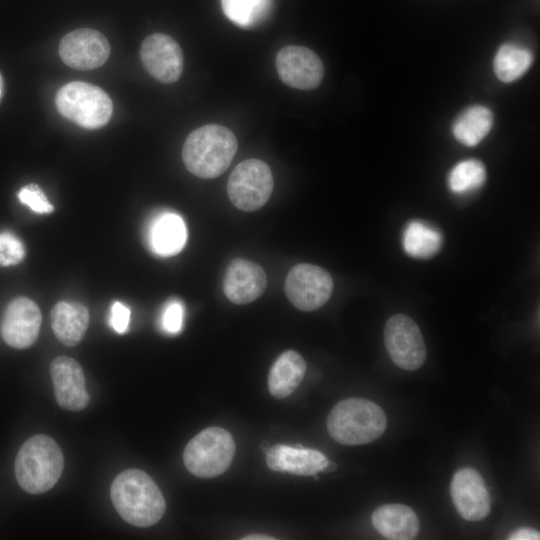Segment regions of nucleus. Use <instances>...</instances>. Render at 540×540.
Returning <instances> with one entry per match:
<instances>
[{
	"instance_id": "nucleus-1",
	"label": "nucleus",
	"mask_w": 540,
	"mask_h": 540,
	"mask_svg": "<svg viewBox=\"0 0 540 540\" xmlns=\"http://www.w3.org/2000/svg\"><path fill=\"white\" fill-rule=\"evenodd\" d=\"M113 505L119 515L137 527L156 524L164 515V496L153 479L139 469L121 472L110 489Z\"/></svg>"
},
{
	"instance_id": "nucleus-2",
	"label": "nucleus",
	"mask_w": 540,
	"mask_h": 540,
	"mask_svg": "<svg viewBox=\"0 0 540 540\" xmlns=\"http://www.w3.org/2000/svg\"><path fill=\"white\" fill-rule=\"evenodd\" d=\"M237 147L232 131L221 125L209 124L188 135L182 148V158L189 172L203 179H212L227 170Z\"/></svg>"
},
{
	"instance_id": "nucleus-3",
	"label": "nucleus",
	"mask_w": 540,
	"mask_h": 540,
	"mask_svg": "<svg viewBox=\"0 0 540 540\" xmlns=\"http://www.w3.org/2000/svg\"><path fill=\"white\" fill-rule=\"evenodd\" d=\"M387 419L382 408L371 400L348 398L338 402L327 417L330 436L343 445H363L378 439Z\"/></svg>"
},
{
	"instance_id": "nucleus-4",
	"label": "nucleus",
	"mask_w": 540,
	"mask_h": 540,
	"mask_svg": "<svg viewBox=\"0 0 540 540\" xmlns=\"http://www.w3.org/2000/svg\"><path fill=\"white\" fill-rule=\"evenodd\" d=\"M64 457L59 445L49 436L35 435L27 439L15 460V476L23 490L41 494L59 480Z\"/></svg>"
},
{
	"instance_id": "nucleus-5",
	"label": "nucleus",
	"mask_w": 540,
	"mask_h": 540,
	"mask_svg": "<svg viewBox=\"0 0 540 540\" xmlns=\"http://www.w3.org/2000/svg\"><path fill=\"white\" fill-rule=\"evenodd\" d=\"M55 104L65 118L87 129L104 126L113 112L112 101L103 89L81 81L62 86Z\"/></svg>"
},
{
	"instance_id": "nucleus-6",
	"label": "nucleus",
	"mask_w": 540,
	"mask_h": 540,
	"mask_svg": "<svg viewBox=\"0 0 540 540\" xmlns=\"http://www.w3.org/2000/svg\"><path fill=\"white\" fill-rule=\"evenodd\" d=\"M235 454V442L227 430L208 427L186 445L183 461L187 470L200 478H213L224 473Z\"/></svg>"
},
{
	"instance_id": "nucleus-7",
	"label": "nucleus",
	"mask_w": 540,
	"mask_h": 540,
	"mask_svg": "<svg viewBox=\"0 0 540 540\" xmlns=\"http://www.w3.org/2000/svg\"><path fill=\"white\" fill-rule=\"evenodd\" d=\"M273 186L270 167L262 160L251 158L233 169L227 183V193L238 209L255 211L268 201Z\"/></svg>"
},
{
	"instance_id": "nucleus-8",
	"label": "nucleus",
	"mask_w": 540,
	"mask_h": 540,
	"mask_svg": "<svg viewBox=\"0 0 540 540\" xmlns=\"http://www.w3.org/2000/svg\"><path fill=\"white\" fill-rule=\"evenodd\" d=\"M387 352L399 368L414 371L426 359V347L418 325L407 315L396 314L384 328Z\"/></svg>"
},
{
	"instance_id": "nucleus-9",
	"label": "nucleus",
	"mask_w": 540,
	"mask_h": 540,
	"mask_svg": "<svg viewBox=\"0 0 540 540\" xmlns=\"http://www.w3.org/2000/svg\"><path fill=\"white\" fill-rule=\"evenodd\" d=\"M333 291L331 275L323 268L300 263L294 266L285 280V293L299 310L313 311L323 306Z\"/></svg>"
},
{
	"instance_id": "nucleus-10",
	"label": "nucleus",
	"mask_w": 540,
	"mask_h": 540,
	"mask_svg": "<svg viewBox=\"0 0 540 540\" xmlns=\"http://www.w3.org/2000/svg\"><path fill=\"white\" fill-rule=\"evenodd\" d=\"M59 55L69 67L91 70L102 66L110 55V45L97 30L80 28L66 34L59 44Z\"/></svg>"
},
{
	"instance_id": "nucleus-11",
	"label": "nucleus",
	"mask_w": 540,
	"mask_h": 540,
	"mask_svg": "<svg viewBox=\"0 0 540 540\" xmlns=\"http://www.w3.org/2000/svg\"><path fill=\"white\" fill-rule=\"evenodd\" d=\"M276 68L284 84L301 90L316 88L324 75V67L318 55L297 45H288L279 50Z\"/></svg>"
},
{
	"instance_id": "nucleus-12",
	"label": "nucleus",
	"mask_w": 540,
	"mask_h": 540,
	"mask_svg": "<svg viewBox=\"0 0 540 540\" xmlns=\"http://www.w3.org/2000/svg\"><path fill=\"white\" fill-rule=\"evenodd\" d=\"M450 494L462 518L479 521L490 512V496L481 474L473 468L457 470L451 480Z\"/></svg>"
},
{
	"instance_id": "nucleus-13",
	"label": "nucleus",
	"mask_w": 540,
	"mask_h": 540,
	"mask_svg": "<svg viewBox=\"0 0 540 540\" xmlns=\"http://www.w3.org/2000/svg\"><path fill=\"white\" fill-rule=\"evenodd\" d=\"M140 57L151 76L163 83L176 82L183 70V54L179 44L162 33L144 39Z\"/></svg>"
},
{
	"instance_id": "nucleus-14",
	"label": "nucleus",
	"mask_w": 540,
	"mask_h": 540,
	"mask_svg": "<svg viewBox=\"0 0 540 540\" xmlns=\"http://www.w3.org/2000/svg\"><path fill=\"white\" fill-rule=\"evenodd\" d=\"M41 320V312L35 302L26 297L16 298L4 313L1 336L13 348H27L36 340Z\"/></svg>"
},
{
	"instance_id": "nucleus-15",
	"label": "nucleus",
	"mask_w": 540,
	"mask_h": 540,
	"mask_svg": "<svg viewBox=\"0 0 540 540\" xmlns=\"http://www.w3.org/2000/svg\"><path fill=\"white\" fill-rule=\"evenodd\" d=\"M50 375L58 405L66 410L80 411L89 403L85 376L80 364L71 357L60 356L50 364Z\"/></svg>"
},
{
	"instance_id": "nucleus-16",
	"label": "nucleus",
	"mask_w": 540,
	"mask_h": 540,
	"mask_svg": "<svg viewBox=\"0 0 540 540\" xmlns=\"http://www.w3.org/2000/svg\"><path fill=\"white\" fill-rule=\"evenodd\" d=\"M267 287L263 268L250 260L233 259L226 268L223 291L234 304H248L259 298Z\"/></svg>"
},
{
	"instance_id": "nucleus-17",
	"label": "nucleus",
	"mask_w": 540,
	"mask_h": 540,
	"mask_svg": "<svg viewBox=\"0 0 540 540\" xmlns=\"http://www.w3.org/2000/svg\"><path fill=\"white\" fill-rule=\"evenodd\" d=\"M265 460L273 471L300 476L316 475L323 471L328 463V459L320 451L284 444L268 447Z\"/></svg>"
},
{
	"instance_id": "nucleus-18",
	"label": "nucleus",
	"mask_w": 540,
	"mask_h": 540,
	"mask_svg": "<svg viewBox=\"0 0 540 540\" xmlns=\"http://www.w3.org/2000/svg\"><path fill=\"white\" fill-rule=\"evenodd\" d=\"M186 240V225L176 213L162 212L155 216L148 226V246L157 255H176L183 249Z\"/></svg>"
},
{
	"instance_id": "nucleus-19",
	"label": "nucleus",
	"mask_w": 540,
	"mask_h": 540,
	"mask_svg": "<svg viewBox=\"0 0 540 540\" xmlns=\"http://www.w3.org/2000/svg\"><path fill=\"white\" fill-rule=\"evenodd\" d=\"M372 524L383 537L391 540L414 539L420 528L414 510L403 504H385L372 514Z\"/></svg>"
},
{
	"instance_id": "nucleus-20",
	"label": "nucleus",
	"mask_w": 540,
	"mask_h": 540,
	"mask_svg": "<svg viewBox=\"0 0 540 540\" xmlns=\"http://www.w3.org/2000/svg\"><path fill=\"white\" fill-rule=\"evenodd\" d=\"M51 325L61 343L75 346L82 340L88 328V309L77 302L60 301L51 311Z\"/></svg>"
},
{
	"instance_id": "nucleus-21",
	"label": "nucleus",
	"mask_w": 540,
	"mask_h": 540,
	"mask_svg": "<svg viewBox=\"0 0 540 540\" xmlns=\"http://www.w3.org/2000/svg\"><path fill=\"white\" fill-rule=\"evenodd\" d=\"M306 372L303 357L294 350L284 351L273 363L268 375V389L278 399L289 396L299 386Z\"/></svg>"
},
{
	"instance_id": "nucleus-22",
	"label": "nucleus",
	"mask_w": 540,
	"mask_h": 540,
	"mask_svg": "<svg viewBox=\"0 0 540 540\" xmlns=\"http://www.w3.org/2000/svg\"><path fill=\"white\" fill-rule=\"evenodd\" d=\"M493 125L491 110L482 105H474L464 110L455 120L452 132L458 142L473 147L489 133Z\"/></svg>"
},
{
	"instance_id": "nucleus-23",
	"label": "nucleus",
	"mask_w": 540,
	"mask_h": 540,
	"mask_svg": "<svg viewBox=\"0 0 540 540\" xmlns=\"http://www.w3.org/2000/svg\"><path fill=\"white\" fill-rule=\"evenodd\" d=\"M402 244L409 256L429 259L440 251L442 234L426 222L413 220L404 229Z\"/></svg>"
},
{
	"instance_id": "nucleus-24",
	"label": "nucleus",
	"mask_w": 540,
	"mask_h": 540,
	"mask_svg": "<svg viewBox=\"0 0 540 540\" xmlns=\"http://www.w3.org/2000/svg\"><path fill=\"white\" fill-rule=\"evenodd\" d=\"M533 62V53L527 47L506 43L498 49L493 68L497 78L510 83L519 79L529 69Z\"/></svg>"
},
{
	"instance_id": "nucleus-25",
	"label": "nucleus",
	"mask_w": 540,
	"mask_h": 540,
	"mask_svg": "<svg viewBox=\"0 0 540 540\" xmlns=\"http://www.w3.org/2000/svg\"><path fill=\"white\" fill-rule=\"evenodd\" d=\"M272 3V0H221V7L231 22L251 28L268 17Z\"/></svg>"
},
{
	"instance_id": "nucleus-26",
	"label": "nucleus",
	"mask_w": 540,
	"mask_h": 540,
	"mask_svg": "<svg viewBox=\"0 0 540 540\" xmlns=\"http://www.w3.org/2000/svg\"><path fill=\"white\" fill-rule=\"evenodd\" d=\"M485 180L484 164L476 159H467L452 168L448 176V186L455 194H465L480 188Z\"/></svg>"
},
{
	"instance_id": "nucleus-27",
	"label": "nucleus",
	"mask_w": 540,
	"mask_h": 540,
	"mask_svg": "<svg viewBox=\"0 0 540 540\" xmlns=\"http://www.w3.org/2000/svg\"><path fill=\"white\" fill-rule=\"evenodd\" d=\"M25 249L22 242L10 232L0 233V265L12 266L22 261Z\"/></svg>"
},
{
	"instance_id": "nucleus-28",
	"label": "nucleus",
	"mask_w": 540,
	"mask_h": 540,
	"mask_svg": "<svg viewBox=\"0 0 540 540\" xmlns=\"http://www.w3.org/2000/svg\"><path fill=\"white\" fill-rule=\"evenodd\" d=\"M18 199L35 213L48 214L54 210L53 205L37 184H29L21 188Z\"/></svg>"
},
{
	"instance_id": "nucleus-29",
	"label": "nucleus",
	"mask_w": 540,
	"mask_h": 540,
	"mask_svg": "<svg viewBox=\"0 0 540 540\" xmlns=\"http://www.w3.org/2000/svg\"><path fill=\"white\" fill-rule=\"evenodd\" d=\"M184 308L180 301L172 300L168 302L162 312L161 324L165 332L177 334L183 325Z\"/></svg>"
},
{
	"instance_id": "nucleus-30",
	"label": "nucleus",
	"mask_w": 540,
	"mask_h": 540,
	"mask_svg": "<svg viewBox=\"0 0 540 540\" xmlns=\"http://www.w3.org/2000/svg\"><path fill=\"white\" fill-rule=\"evenodd\" d=\"M130 322V309L123 303L115 301L111 306L109 323L119 334L127 331Z\"/></svg>"
},
{
	"instance_id": "nucleus-31",
	"label": "nucleus",
	"mask_w": 540,
	"mask_h": 540,
	"mask_svg": "<svg viewBox=\"0 0 540 540\" xmlns=\"http://www.w3.org/2000/svg\"><path fill=\"white\" fill-rule=\"evenodd\" d=\"M512 540H538L539 532L532 528H519L508 537Z\"/></svg>"
},
{
	"instance_id": "nucleus-32",
	"label": "nucleus",
	"mask_w": 540,
	"mask_h": 540,
	"mask_svg": "<svg viewBox=\"0 0 540 540\" xmlns=\"http://www.w3.org/2000/svg\"><path fill=\"white\" fill-rule=\"evenodd\" d=\"M241 539L242 540H273L275 538L269 535L254 534V535H247L245 537H242Z\"/></svg>"
},
{
	"instance_id": "nucleus-33",
	"label": "nucleus",
	"mask_w": 540,
	"mask_h": 540,
	"mask_svg": "<svg viewBox=\"0 0 540 540\" xmlns=\"http://www.w3.org/2000/svg\"><path fill=\"white\" fill-rule=\"evenodd\" d=\"M336 468H337V467H336L335 463H332V462H329V461H328V463H327V465H326V467L324 468L323 471H324V472H332V471H334Z\"/></svg>"
},
{
	"instance_id": "nucleus-34",
	"label": "nucleus",
	"mask_w": 540,
	"mask_h": 540,
	"mask_svg": "<svg viewBox=\"0 0 540 540\" xmlns=\"http://www.w3.org/2000/svg\"><path fill=\"white\" fill-rule=\"evenodd\" d=\"M2 94H3V79L0 74V100H1Z\"/></svg>"
}]
</instances>
